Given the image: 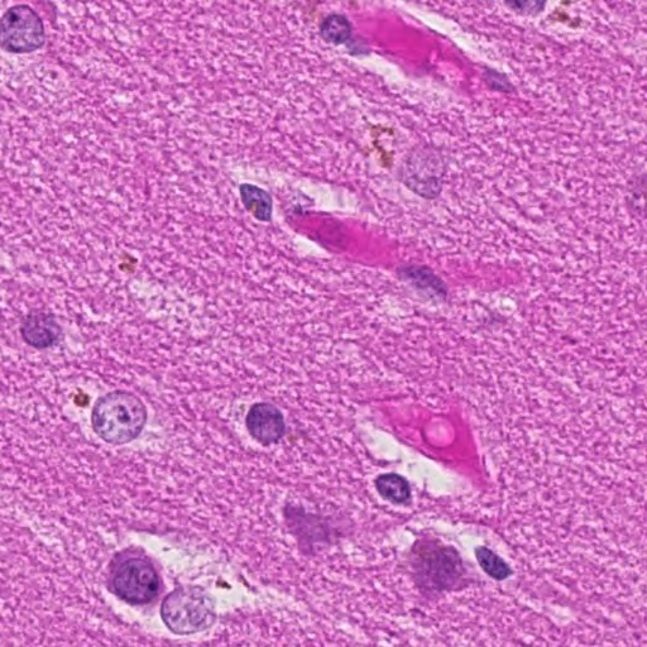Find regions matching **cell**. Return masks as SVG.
<instances>
[{
    "instance_id": "obj_5",
    "label": "cell",
    "mask_w": 647,
    "mask_h": 647,
    "mask_svg": "<svg viewBox=\"0 0 647 647\" xmlns=\"http://www.w3.org/2000/svg\"><path fill=\"white\" fill-rule=\"evenodd\" d=\"M110 584L115 594L131 605H145L160 591V579L146 559L119 560L110 570Z\"/></svg>"
},
{
    "instance_id": "obj_7",
    "label": "cell",
    "mask_w": 647,
    "mask_h": 647,
    "mask_svg": "<svg viewBox=\"0 0 647 647\" xmlns=\"http://www.w3.org/2000/svg\"><path fill=\"white\" fill-rule=\"evenodd\" d=\"M23 340L35 349H49L60 342L62 330L54 315L35 310L21 324Z\"/></svg>"
},
{
    "instance_id": "obj_4",
    "label": "cell",
    "mask_w": 647,
    "mask_h": 647,
    "mask_svg": "<svg viewBox=\"0 0 647 647\" xmlns=\"http://www.w3.org/2000/svg\"><path fill=\"white\" fill-rule=\"evenodd\" d=\"M42 18L26 4L9 8L0 18V47L11 54H31L45 46Z\"/></svg>"
},
{
    "instance_id": "obj_6",
    "label": "cell",
    "mask_w": 647,
    "mask_h": 647,
    "mask_svg": "<svg viewBox=\"0 0 647 647\" xmlns=\"http://www.w3.org/2000/svg\"><path fill=\"white\" fill-rule=\"evenodd\" d=\"M249 434L263 445L275 444L285 435L284 416L270 404L254 405L247 416Z\"/></svg>"
},
{
    "instance_id": "obj_11",
    "label": "cell",
    "mask_w": 647,
    "mask_h": 647,
    "mask_svg": "<svg viewBox=\"0 0 647 647\" xmlns=\"http://www.w3.org/2000/svg\"><path fill=\"white\" fill-rule=\"evenodd\" d=\"M476 557L483 572L490 575L491 578L496 579V581H505V579L511 577L512 573H514L505 560L498 557L492 550L484 548V546L476 549Z\"/></svg>"
},
{
    "instance_id": "obj_3",
    "label": "cell",
    "mask_w": 647,
    "mask_h": 647,
    "mask_svg": "<svg viewBox=\"0 0 647 647\" xmlns=\"http://www.w3.org/2000/svg\"><path fill=\"white\" fill-rule=\"evenodd\" d=\"M414 569L420 586L433 591L452 589L463 577L458 551L449 546L423 544L414 549Z\"/></svg>"
},
{
    "instance_id": "obj_1",
    "label": "cell",
    "mask_w": 647,
    "mask_h": 647,
    "mask_svg": "<svg viewBox=\"0 0 647 647\" xmlns=\"http://www.w3.org/2000/svg\"><path fill=\"white\" fill-rule=\"evenodd\" d=\"M147 410L138 397L124 391L100 397L91 414L95 434L105 443L123 445L133 442L145 429Z\"/></svg>"
},
{
    "instance_id": "obj_8",
    "label": "cell",
    "mask_w": 647,
    "mask_h": 647,
    "mask_svg": "<svg viewBox=\"0 0 647 647\" xmlns=\"http://www.w3.org/2000/svg\"><path fill=\"white\" fill-rule=\"evenodd\" d=\"M241 198L249 213L261 222H268L272 215V199L265 190L254 185L241 186Z\"/></svg>"
},
{
    "instance_id": "obj_2",
    "label": "cell",
    "mask_w": 647,
    "mask_h": 647,
    "mask_svg": "<svg viewBox=\"0 0 647 647\" xmlns=\"http://www.w3.org/2000/svg\"><path fill=\"white\" fill-rule=\"evenodd\" d=\"M161 615L175 634L193 635L213 625L215 606L203 589L184 587L169 594L162 603Z\"/></svg>"
},
{
    "instance_id": "obj_9",
    "label": "cell",
    "mask_w": 647,
    "mask_h": 647,
    "mask_svg": "<svg viewBox=\"0 0 647 647\" xmlns=\"http://www.w3.org/2000/svg\"><path fill=\"white\" fill-rule=\"evenodd\" d=\"M377 491L385 500L404 505L411 500V490L405 478L397 474H383L376 481Z\"/></svg>"
},
{
    "instance_id": "obj_10",
    "label": "cell",
    "mask_w": 647,
    "mask_h": 647,
    "mask_svg": "<svg viewBox=\"0 0 647 647\" xmlns=\"http://www.w3.org/2000/svg\"><path fill=\"white\" fill-rule=\"evenodd\" d=\"M352 33V26L348 19L342 14H330L321 22L320 35L325 41L340 45L349 40Z\"/></svg>"
}]
</instances>
